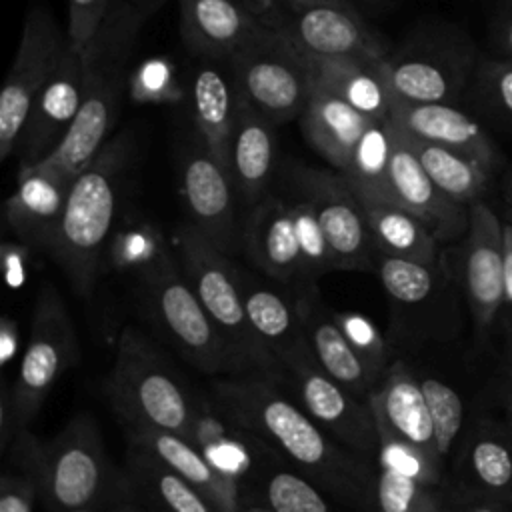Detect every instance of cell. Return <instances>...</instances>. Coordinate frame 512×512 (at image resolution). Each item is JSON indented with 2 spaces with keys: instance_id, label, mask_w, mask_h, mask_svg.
<instances>
[{
  "instance_id": "obj_1",
  "label": "cell",
  "mask_w": 512,
  "mask_h": 512,
  "mask_svg": "<svg viewBox=\"0 0 512 512\" xmlns=\"http://www.w3.org/2000/svg\"><path fill=\"white\" fill-rule=\"evenodd\" d=\"M212 402L330 498L356 512H374L376 472L370 458L332 438L276 380L258 374L224 376L214 382Z\"/></svg>"
},
{
  "instance_id": "obj_2",
  "label": "cell",
  "mask_w": 512,
  "mask_h": 512,
  "mask_svg": "<svg viewBox=\"0 0 512 512\" xmlns=\"http://www.w3.org/2000/svg\"><path fill=\"white\" fill-rule=\"evenodd\" d=\"M148 16L128 0H110L104 20L82 48L86 84L80 112L62 144L42 162L74 180L110 140L124 92L130 58Z\"/></svg>"
},
{
  "instance_id": "obj_3",
  "label": "cell",
  "mask_w": 512,
  "mask_h": 512,
  "mask_svg": "<svg viewBox=\"0 0 512 512\" xmlns=\"http://www.w3.org/2000/svg\"><path fill=\"white\" fill-rule=\"evenodd\" d=\"M132 152V134L118 132L72 180L58 230L46 250L80 296H88L98 282L110 238L116 230L122 178Z\"/></svg>"
},
{
  "instance_id": "obj_4",
  "label": "cell",
  "mask_w": 512,
  "mask_h": 512,
  "mask_svg": "<svg viewBox=\"0 0 512 512\" xmlns=\"http://www.w3.org/2000/svg\"><path fill=\"white\" fill-rule=\"evenodd\" d=\"M106 392L130 430H166L188 438L198 398L134 326H124L118 336Z\"/></svg>"
},
{
  "instance_id": "obj_5",
  "label": "cell",
  "mask_w": 512,
  "mask_h": 512,
  "mask_svg": "<svg viewBox=\"0 0 512 512\" xmlns=\"http://www.w3.org/2000/svg\"><path fill=\"white\" fill-rule=\"evenodd\" d=\"M172 248L192 290L226 342L238 372L278 378V362L248 322L240 268L190 222L174 232Z\"/></svg>"
},
{
  "instance_id": "obj_6",
  "label": "cell",
  "mask_w": 512,
  "mask_h": 512,
  "mask_svg": "<svg viewBox=\"0 0 512 512\" xmlns=\"http://www.w3.org/2000/svg\"><path fill=\"white\" fill-rule=\"evenodd\" d=\"M474 40L454 26H430L390 50L382 68L396 100L456 104L478 66Z\"/></svg>"
},
{
  "instance_id": "obj_7",
  "label": "cell",
  "mask_w": 512,
  "mask_h": 512,
  "mask_svg": "<svg viewBox=\"0 0 512 512\" xmlns=\"http://www.w3.org/2000/svg\"><path fill=\"white\" fill-rule=\"evenodd\" d=\"M24 438L30 476L52 512L94 508L108 486V460L100 430L88 414L72 418L48 442Z\"/></svg>"
},
{
  "instance_id": "obj_8",
  "label": "cell",
  "mask_w": 512,
  "mask_h": 512,
  "mask_svg": "<svg viewBox=\"0 0 512 512\" xmlns=\"http://www.w3.org/2000/svg\"><path fill=\"white\" fill-rule=\"evenodd\" d=\"M228 62L238 94L276 126L300 118L314 76L306 56L284 34L264 24Z\"/></svg>"
},
{
  "instance_id": "obj_9",
  "label": "cell",
  "mask_w": 512,
  "mask_h": 512,
  "mask_svg": "<svg viewBox=\"0 0 512 512\" xmlns=\"http://www.w3.org/2000/svg\"><path fill=\"white\" fill-rule=\"evenodd\" d=\"M140 284L156 322L188 362L212 376L240 374L226 342L184 276L176 252L140 278Z\"/></svg>"
},
{
  "instance_id": "obj_10",
  "label": "cell",
  "mask_w": 512,
  "mask_h": 512,
  "mask_svg": "<svg viewBox=\"0 0 512 512\" xmlns=\"http://www.w3.org/2000/svg\"><path fill=\"white\" fill-rule=\"evenodd\" d=\"M76 360L78 346L66 304L50 282H42L32 310L30 336L10 390L20 428L38 414L56 380Z\"/></svg>"
},
{
  "instance_id": "obj_11",
  "label": "cell",
  "mask_w": 512,
  "mask_h": 512,
  "mask_svg": "<svg viewBox=\"0 0 512 512\" xmlns=\"http://www.w3.org/2000/svg\"><path fill=\"white\" fill-rule=\"evenodd\" d=\"M292 192L314 208L336 270H376L374 248L364 204L342 172L304 164L288 170Z\"/></svg>"
},
{
  "instance_id": "obj_12",
  "label": "cell",
  "mask_w": 512,
  "mask_h": 512,
  "mask_svg": "<svg viewBox=\"0 0 512 512\" xmlns=\"http://www.w3.org/2000/svg\"><path fill=\"white\" fill-rule=\"evenodd\" d=\"M66 48L68 34L58 28L50 8L30 6L16 56L0 90V160H8L16 152L26 116Z\"/></svg>"
},
{
  "instance_id": "obj_13",
  "label": "cell",
  "mask_w": 512,
  "mask_h": 512,
  "mask_svg": "<svg viewBox=\"0 0 512 512\" xmlns=\"http://www.w3.org/2000/svg\"><path fill=\"white\" fill-rule=\"evenodd\" d=\"M332 438L360 456L376 458L378 428L368 400L326 374L306 350L282 362L274 378Z\"/></svg>"
},
{
  "instance_id": "obj_14",
  "label": "cell",
  "mask_w": 512,
  "mask_h": 512,
  "mask_svg": "<svg viewBox=\"0 0 512 512\" xmlns=\"http://www.w3.org/2000/svg\"><path fill=\"white\" fill-rule=\"evenodd\" d=\"M260 20L310 56L384 60L390 52L386 40L362 20L348 0L304 6L282 2Z\"/></svg>"
},
{
  "instance_id": "obj_15",
  "label": "cell",
  "mask_w": 512,
  "mask_h": 512,
  "mask_svg": "<svg viewBox=\"0 0 512 512\" xmlns=\"http://www.w3.org/2000/svg\"><path fill=\"white\" fill-rule=\"evenodd\" d=\"M180 186L190 224L230 254L242 240L236 218V188L230 170L194 132L180 152Z\"/></svg>"
},
{
  "instance_id": "obj_16",
  "label": "cell",
  "mask_w": 512,
  "mask_h": 512,
  "mask_svg": "<svg viewBox=\"0 0 512 512\" xmlns=\"http://www.w3.org/2000/svg\"><path fill=\"white\" fill-rule=\"evenodd\" d=\"M84 54L68 44L58 68L36 96L18 138L20 168L48 158L68 136L84 98Z\"/></svg>"
},
{
  "instance_id": "obj_17",
  "label": "cell",
  "mask_w": 512,
  "mask_h": 512,
  "mask_svg": "<svg viewBox=\"0 0 512 512\" xmlns=\"http://www.w3.org/2000/svg\"><path fill=\"white\" fill-rule=\"evenodd\" d=\"M464 288L476 332L484 334L504 302V224L482 200L470 206Z\"/></svg>"
},
{
  "instance_id": "obj_18",
  "label": "cell",
  "mask_w": 512,
  "mask_h": 512,
  "mask_svg": "<svg viewBox=\"0 0 512 512\" xmlns=\"http://www.w3.org/2000/svg\"><path fill=\"white\" fill-rule=\"evenodd\" d=\"M390 188L394 202L422 220L438 240H452L468 230L470 206L454 202L432 182L394 122Z\"/></svg>"
},
{
  "instance_id": "obj_19",
  "label": "cell",
  "mask_w": 512,
  "mask_h": 512,
  "mask_svg": "<svg viewBox=\"0 0 512 512\" xmlns=\"http://www.w3.org/2000/svg\"><path fill=\"white\" fill-rule=\"evenodd\" d=\"M390 120L404 132L456 150L490 172L500 162V150L488 130L456 104L394 100Z\"/></svg>"
},
{
  "instance_id": "obj_20",
  "label": "cell",
  "mask_w": 512,
  "mask_h": 512,
  "mask_svg": "<svg viewBox=\"0 0 512 512\" xmlns=\"http://www.w3.org/2000/svg\"><path fill=\"white\" fill-rule=\"evenodd\" d=\"M296 308L302 318L308 348L320 368L348 388L354 396L368 400L378 378L352 348L332 310H328L318 294L316 284H306L294 292Z\"/></svg>"
},
{
  "instance_id": "obj_21",
  "label": "cell",
  "mask_w": 512,
  "mask_h": 512,
  "mask_svg": "<svg viewBox=\"0 0 512 512\" xmlns=\"http://www.w3.org/2000/svg\"><path fill=\"white\" fill-rule=\"evenodd\" d=\"M242 246L266 276L296 288L308 284L288 198L266 194L252 206L242 226Z\"/></svg>"
},
{
  "instance_id": "obj_22",
  "label": "cell",
  "mask_w": 512,
  "mask_h": 512,
  "mask_svg": "<svg viewBox=\"0 0 512 512\" xmlns=\"http://www.w3.org/2000/svg\"><path fill=\"white\" fill-rule=\"evenodd\" d=\"M188 100L194 132L204 146L230 170V142L238 112V90L228 60L194 56Z\"/></svg>"
},
{
  "instance_id": "obj_23",
  "label": "cell",
  "mask_w": 512,
  "mask_h": 512,
  "mask_svg": "<svg viewBox=\"0 0 512 512\" xmlns=\"http://www.w3.org/2000/svg\"><path fill=\"white\" fill-rule=\"evenodd\" d=\"M70 184V178L44 164L18 168V184L6 200L4 214L22 244L48 250L58 230Z\"/></svg>"
},
{
  "instance_id": "obj_24",
  "label": "cell",
  "mask_w": 512,
  "mask_h": 512,
  "mask_svg": "<svg viewBox=\"0 0 512 512\" xmlns=\"http://www.w3.org/2000/svg\"><path fill=\"white\" fill-rule=\"evenodd\" d=\"M180 36L192 56L230 60L264 22L244 0H178Z\"/></svg>"
},
{
  "instance_id": "obj_25",
  "label": "cell",
  "mask_w": 512,
  "mask_h": 512,
  "mask_svg": "<svg viewBox=\"0 0 512 512\" xmlns=\"http://www.w3.org/2000/svg\"><path fill=\"white\" fill-rule=\"evenodd\" d=\"M368 404L378 424L442 462L420 378L404 362L396 360L384 370Z\"/></svg>"
},
{
  "instance_id": "obj_26",
  "label": "cell",
  "mask_w": 512,
  "mask_h": 512,
  "mask_svg": "<svg viewBox=\"0 0 512 512\" xmlns=\"http://www.w3.org/2000/svg\"><path fill=\"white\" fill-rule=\"evenodd\" d=\"M188 440L226 476L238 482L240 490L246 480L262 478L268 470L262 464L268 460L266 454L272 450L258 438L230 422L210 400H198V410L194 424L190 428Z\"/></svg>"
},
{
  "instance_id": "obj_27",
  "label": "cell",
  "mask_w": 512,
  "mask_h": 512,
  "mask_svg": "<svg viewBox=\"0 0 512 512\" xmlns=\"http://www.w3.org/2000/svg\"><path fill=\"white\" fill-rule=\"evenodd\" d=\"M276 148V124L240 96L230 142V174L236 194L250 206L266 196L276 166Z\"/></svg>"
},
{
  "instance_id": "obj_28",
  "label": "cell",
  "mask_w": 512,
  "mask_h": 512,
  "mask_svg": "<svg viewBox=\"0 0 512 512\" xmlns=\"http://www.w3.org/2000/svg\"><path fill=\"white\" fill-rule=\"evenodd\" d=\"M130 440L200 490L220 512H238L242 504L238 482L220 472L186 436L166 430H130Z\"/></svg>"
},
{
  "instance_id": "obj_29",
  "label": "cell",
  "mask_w": 512,
  "mask_h": 512,
  "mask_svg": "<svg viewBox=\"0 0 512 512\" xmlns=\"http://www.w3.org/2000/svg\"><path fill=\"white\" fill-rule=\"evenodd\" d=\"M298 120L308 144L338 172L346 168L358 140L374 122L318 82Z\"/></svg>"
},
{
  "instance_id": "obj_30",
  "label": "cell",
  "mask_w": 512,
  "mask_h": 512,
  "mask_svg": "<svg viewBox=\"0 0 512 512\" xmlns=\"http://www.w3.org/2000/svg\"><path fill=\"white\" fill-rule=\"evenodd\" d=\"M240 282L248 322L278 366L288 358L310 350L294 294L286 296L242 270Z\"/></svg>"
},
{
  "instance_id": "obj_31",
  "label": "cell",
  "mask_w": 512,
  "mask_h": 512,
  "mask_svg": "<svg viewBox=\"0 0 512 512\" xmlns=\"http://www.w3.org/2000/svg\"><path fill=\"white\" fill-rule=\"evenodd\" d=\"M304 56L312 70L314 82L346 100L370 120L390 118L396 98L386 80L382 60Z\"/></svg>"
},
{
  "instance_id": "obj_32",
  "label": "cell",
  "mask_w": 512,
  "mask_h": 512,
  "mask_svg": "<svg viewBox=\"0 0 512 512\" xmlns=\"http://www.w3.org/2000/svg\"><path fill=\"white\" fill-rule=\"evenodd\" d=\"M392 120H374L358 140L342 176L366 204H396L390 188Z\"/></svg>"
},
{
  "instance_id": "obj_33",
  "label": "cell",
  "mask_w": 512,
  "mask_h": 512,
  "mask_svg": "<svg viewBox=\"0 0 512 512\" xmlns=\"http://www.w3.org/2000/svg\"><path fill=\"white\" fill-rule=\"evenodd\" d=\"M364 210L378 254L436 264L440 240L422 220L398 204H366Z\"/></svg>"
},
{
  "instance_id": "obj_34",
  "label": "cell",
  "mask_w": 512,
  "mask_h": 512,
  "mask_svg": "<svg viewBox=\"0 0 512 512\" xmlns=\"http://www.w3.org/2000/svg\"><path fill=\"white\" fill-rule=\"evenodd\" d=\"M402 134L432 182L448 198L462 206H472L482 198L492 176L488 168L446 146L416 138L404 130Z\"/></svg>"
},
{
  "instance_id": "obj_35",
  "label": "cell",
  "mask_w": 512,
  "mask_h": 512,
  "mask_svg": "<svg viewBox=\"0 0 512 512\" xmlns=\"http://www.w3.org/2000/svg\"><path fill=\"white\" fill-rule=\"evenodd\" d=\"M130 480L154 512H220L200 490L138 446L130 454Z\"/></svg>"
},
{
  "instance_id": "obj_36",
  "label": "cell",
  "mask_w": 512,
  "mask_h": 512,
  "mask_svg": "<svg viewBox=\"0 0 512 512\" xmlns=\"http://www.w3.org/2000/svg\"><path fill=\"white\" fill-rule=\"evenodd\" d=\"M174 256L172 244L148 220H128L120 224L108 244L106 260L118 272H130L138 280Z\"/></svg>"
},
{
  "instance_id": "obj_37",
  "label": "cell",
  "mask_w": 512,
  "mask_h": 512,
  "mask_svg": "<svg viewBox=\"0 0 512 512\" xmlns=\"http://www.w3.org/2000/svg\"><path fill=\"white\" fill-rule=\"evenodd\" d=\"M260 498L272 512H334L328 494L294 468H268L260 478Z\"/></svg>"
},
{
  "instance_id": "obj_38",
  "label": "cell",
  "mask_w": 512,
  "mask_h": 512,
  "mask_svg": "<svg viewBox=\"0 0 512 512\" xmlns=\"http://www.w3.org/2000/svg\"><path fill=\"white\" fill-rule=\"evenodd\" d=\"M466 96L492 122L512 126V60L480 58Z\"/></svg>"
},
{
  "instance_id": "obj_39",
  "label": "cell",
  "mask_w": 512,
  "mask_h": 512,
  "mask_svg": "<svg viewBox=\"0 0 512 512\" xmlns=\"http://www.w3.org/2000/svg\"><path fill=\"white\" fill-rule=\"evenodd\" d=\"M468 466L482 490L506 498L512 494V438L480 434L468 450Z\"/></svg>"
},
{
  "instance_id": "obj_40",
  "label": "cell",
  "mask_w": 512,
  "mask_h": 512,
  "mask_svg": "<svg viewBox=\"0 0 512 512\" xmlns=\"http://www.w3.org/2000/svg\"><path fill=\"white\" fill-rule=\"evenodd\" d=\"M128 96L136 104H178L188 98V90L170 58L150 56L132 70Z\"/></svg>"
},
{
  "instance_id": "obj_41",
  "label": "cell",
  "mask_w": 512,
  "mask_h": 512,
  "mask_svg": "<svg viewBox=\"0 0 512 512\" xmlns=\"http://www.w3.org/2000/svg\"><path fill=\"white\" fill-rule=\"evenodd\" d=\"M376 428H378V448H376L374 460L378 468L410 476L428 486H436L440 482L438 458L426 454L424 450L396 436L394 432H390L378 422H376Z\"/></svg>"
},
{
  "instance_id": "obj_42",
  "label": "cell",
  "mask_w": 512,
  "mask_h": 512,
  "mask_svg": "<svg viewBox=\"0 0 512 512\" xmlns=\"http://www.w3.org/2000/svg\"><path fill=\"white\" fill-rule=\"evenodd\" d=\"M374 512H442L432 486L410 476L378 468Z\"/></svg>"
},
{
  "instance_id": "obj_43",
  "label": "cell",
  "mask_w": 512,
  "mask_h": 512,
  "mask_svg": "<svg viewBox=\"0 0 512 512\" xmlns=\"http://www.w3.org/2000/svg\"><path fill=\"white\" fill-rule=\"evenodd\" d=\"M288 204L294 218L298 248L304 264V276L308 284H314L316 278H320L328 270H334V260L322 226L318 222V216L310 202L298 194H292V198H288Z\"/></svg>"
},
{
  "instance_id": "obj_44",
  "label": "cell",
  "mask_w": 512,
  "mask_h": 512,
  "mask_svg": "<svg viewBox=\"0 0 512 512\" xmlns=\"http://www.w3.org/2000/svg\"><path fill=\"white\" fill-rule=\"evenodd\" d=\"M420 384L432 418L438 454L440 458H446L462 428V400L452 386L438 378H420Z\"/></svg>"
},
{
  "instance_id": "obj_45",
  "label": "cell",
  "mask_w": 512,
  "mask_h": 512,
  "mask_svg": "<svg viewBox=\"0 0 512 512\" xmlns=\"http://www.w3.org/2000/svg\"><path fill=\"white\" fill-rule=\"evenodd\" d=\"M340 330L352 344V348L360 354V358L368 364L374 376L380 380L388 364V344L380 330L374 326L370 318L360 312H332Z\"/></svg>"
},
{
  "instance_id": "obj_46",
  "label": "cell",
  "mask_w": 512,
  "mask_h": 512,
  "mask_svg": "<svg viewBox=\"0 0 512 512\" xmlns=\"http://www.w3.org/2000/svg\"><path fill=\"white\" fill-rule=\"evenodd\" d=\"M110 0H68V44L82 50L106 16Z\"/></svg>"
},
{
  "instance_id": "obj_47",
  "label": "cell",
  "mask_w": 512,
  "mask_h": 512,
  "mask_svg": "<svg viewBox=\"0 0 512 512\" xmlns=\"http://www.w3.org/2000/svg\"><path fill=\"white\" fill-rule=\"evenodd\" d=\"M34 478L22 474H4L0 480V512H34Z\"/></svg>"
},
{
  "instance_id": "obj_48",
  "label": "cell",
  "mask_w": 512,
  "mask_h": 512,
  "mask_svg": "<svg viewBox=\"0 0 512 512\" xmlns=\"http://www.w3.org/2000/svg\"><path fill=\"white\" fill-rule=\"evenodd\" d=\"M492 38L498 58L512 60V0H500L494 14Z\"/></svg>"
},
{
  "instance_id": "obj_49",
  "label": "cell",
  "mask_w": 512,
  "mask_h": 512,
  "mask_svg": "<svg viewBox=\"0 0 512 512\" xmlns=\"http://www.w3.org/2000/svg\"><path fill=\"white\" fill-rule=\"evenodd\" d=\"M26 244H4L2 246V262H4V276L10 288H20L26 278Z\"/></svg>"
},
{
  "instance_id": "obj_50",
  "label": "cell",
  "mask_w": 512,
  "mask_h": 512,
  "mask_svg": "<svg viewBox=\"0 0 512 512\" xmlns=\"http://www.w3.org/2000/svg\"><path fill=\"white\" fill-rule=\"evenodd\" d=\"M16 350H18V326L12 318L4 316L0 324V356L4 366L12 360Z\"/></svg>"
},
{
  "instance_id": "obj_51",
  "label": "cell",
  "mask_w": 512,
  "mask_h": 512,
  "mask_svg": "<svg viewBox=\"0 0 512 512\" xmlns=\"http://www.w3.org/2000/svg\"><path fill=\"white\" fill-rule=\"evenodd\" d=\"M504 302L512 306V224L504 222Z\"/></svg>"
},
{
  "instance_id": "obj_52",
  "label": "cell",
  "mask_w": 512,
  "mask_h": 512,
  "mask_svg": "<svg viewBox=\"0 0 512 512\" xmlns=\"http://www.w3.org/2000/svg\"><path fill=\"white\" fill-rule=\"evenodd\" d=\"M128 2H132L136 8H140L150 18L154 12H158L170 0H128Z\"/></svg>"
},
{
  "instance_id": "obj_53",
  "label": "cell",
  "mask_w": 512,
  "mask_h": 512,
  "mask_svg": "<svg viewBox=\"0 0 512 512\" xmlns=\"http://www.w3.org/2000/svg\"><path fill=\"white\" fill-rule=\"evenodd\" d=\"M464 512H510V508H506V506L500 504V502L488 500V502H482V504H474V506H470V508L464 510Z\"/></svg>"
},
{
  "instance_id": "obj_54",
  "label": "cell",
  "mask_w": 512,
  "mask_h": 512,
  "mask_svg": "<svg viewBox=\"0 0 512 512\" xmlns=\"http://www.w3.org/2000/svg\"><path fill=\"white\" fill-rule=\"evenodd\" d=\"M238 512H272V510H268L266 506H252V504H240V508H238Z\"/></svg>"
},
{
  "instance_id": "obj_55",
  "label": "cell",
  "mask_w": 512,
  "mask_h": 512,
  "mask_svg": "<svg viewBox=\"0 0 512 512\" xmlns=\"http://www.w3.org/2000/svg\"><path fill=\"white\" fill-rule=\"evenodd\" d=\"M280 2H288V4H322V2H346V0H280Z\"/></svg>"
},
{
  "instance_id": "obj_56",
  "label": "cell",
  "mask_w": 512,
  "mask_h": 512,
  "mask_svg": "<svg viewBox=\"0 0 512 512\" xmlns=\"http://www.w3.org/2000/svg\"><path fill=\"white\" fill-rule=\"evenodd\" d=\"M506 200H508V216H510V224H512V174H510V180H508V186H506Z\"/></svg>"
},
{
  "instance_id": "obj_57",
  "label": "cell",
  "mask_w": 512,
  "mask_h": 512,
  "mask_svg": "<svg viewBox=\"0 0 512 512\" xmlns=\"http://www.w3.org/2000/svg\"><path fill=\"white\" fill-rule=\"evenodd\" d=\"M244 2L248 4V0H244ZM278 2H280V0H262V4H264V10H262V14H266V12H268L270 8H274ZM250 10H252V8H250ZM262 14H260V16H262Z\"/></svg>"
},
{
  "instance_id": "obj_58",
  "label": "cell",
  "mask_w": 512,
  "mask_h": 512,
  "mask_svg": "<svg viewBox=\"0 0 512 512\" xmlns=\"http://www.w3.org/2000/svg\"><path fill=\"white\" fill-rule=\"evenodd\" d=\"M508 434L512 438V394H510V400H508Z\"/></svg>"
},
{
  "instance_id": "obj_59",
  "label": "cell",
  "mask_w": 512,
  "mask_h": 512,
  "mask_svg": "<svg viewBox=\"0 0 512 512\" xmlns=\"http://www.w3.org/2000/svg\"><path fill=\"white\" fill-rule=\"evenodd\" d=\"M110 512H138L134 508H118V510H110Z\"/></svg>"
},
{
  "instance_id": "obj_60",
  "label": "cell",
  "mask_w": 512,
  "mask_h": 512,
  "mask_svg": "<svg viewBox=\"0 0 512 512\" xmlns=\"http://www.w3.org/2000/svg\"><path fill=\"white\" fill-rule=\"evenodd\" d=\"M72 512H96L94 508H84V510H72Z\"/></svg>"
}]
</instances>
